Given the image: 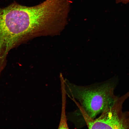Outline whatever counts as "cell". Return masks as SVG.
<instances>
[{"instance_id":"3957f363","label":"cell","mask_w":129,"mask_h":129,"mask_svg":"<svg viewBox=\"0 0 129 129\" xmlns=\"http://www.w3.org/2000/svg\"><path fill=\"white\" fill-rule=\"evenodd\" d=\"M62 93V109L61 118L58 129H69L67 123V119L65 112L66 96V94L65 88L64 80L63 78L61 79Z\"/></svg>"},{"instance_id":"7a4b0ae2","label":"cell","mask_w":129,"mask_h":129,"mask_svg":"<svg viewBox=\"0 0 129 129\" xmlns=\"http://www.w3.org/2000/svg\"><path fill=\"white\" fill-rule=\"evenodd\" d=\"M129 97V91L118 97L111 105L107 106L96 119L90 118L88 127L91 129H129V112H123L122 106Z\"/></svg>"},{"instance_id":"277c9868","label":"cell","mask_w":129,"mask_h":129,"mask_svg":"<svg viewBox=\"0 0 129 129\" xmlns=\"http://www.w3.org/2000/svg\"><path fill=\"white\" fill-rule=\"evenodd\" d=\"M116 3H122L124 4H127L129 3V0H116Z\"/></svg>"},{"instance_id":"6da1fadb","label":"cell","mask_w":129,"mask_h":129,"mask_svg":"<svg viewBox=\"0 0 129 129\" xmlns=\"http://www.w3.org/2000/svg\"><path fill=\"white\" fill-rule=\"evenodd\" d=\"M118 78L115 76L106 81L81 86L64 80L65 88L69 97L91 118L94 119L118 97L114 94Z\"/></svg>"}]
</instances>
